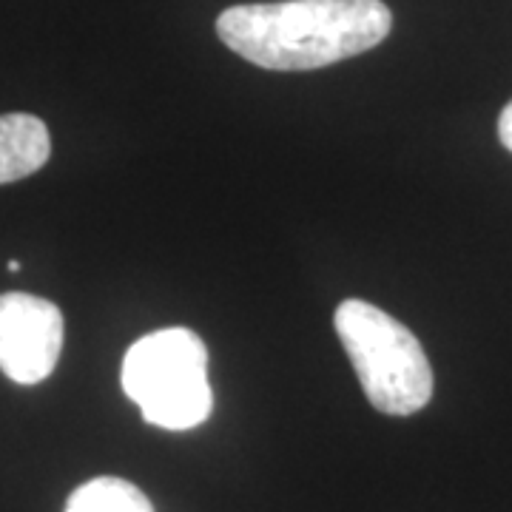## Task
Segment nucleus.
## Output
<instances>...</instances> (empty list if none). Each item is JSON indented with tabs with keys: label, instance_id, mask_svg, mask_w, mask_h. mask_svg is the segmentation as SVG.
Returning <instances> with one entry per match:
<instances>
[{
	"label": "nucleus",
	"instance_id": "2",
	"mask_svg": "<svg viewBox=\"0 0 512 512\" xmlns=\"http://www.w3.org/2000/svg\"><path fill=\"white\" fill-rule=\"evenodd\" d=\"M333 328L359 376L367 402L384 416H413L433 399V367L421 342L382 308L345 299Z\"/></svg>",
	"mask_w": 512,
	"mask_h": 512
},
{
	"label": "nucleus",
	"instance_id": "1",
	"mask_svg": "<svg viewBox=\"0 0 512 512\" xmlns=\"http://www.w3.org/2000/svg\"><path fill=\"white\" fill-rule=\"evenodd\" d=\"M393 15L382 0H285L231 6L217 18L220 40L271 72H311L384 43Z\"/></svg>",
	"mask_w": 512,
	"mask_h": 512
},
{
	"label": "nucleus",
	"instance_id": "6",
	"mask_svg": "<svg viewBox=\"0 0 512 512\" xmlns=\"http://www.w3.org/2000/svg\"><path fill=\"white\" fill-rule=\"evenodd\" d=\"M66 512H154V507L146 493L126 478L100 476L69 495Z\"/></svg>",
	"mask_w": 512,
	"mask_h": 512
},
{
	"label": "nucleus",
	"instance_id": "8",
	"mask_svg": "<svg viewBox=\"0 0 512 512\" xmlns=\"http://www.w3.org/2000/svg\"><path fill=\"white\" fill-rule=\"evenodd\" d=\"M6 268H9V271H12V274H18V271H20V262H18V259H12V262H9V265H6Z\"/></svg>",
	"mask_w": 512,
	"mask_h": 512
},
{
	"label": "nucleus",
	"instance_id": "5",
	"mask_svg": "<svg viewBox=\"0 0 512 512\" xmlns=\"http://www.w3.org/2000/svg\"><path fill=\"white\" fill-rule=\"evenodd\" d=\"M52 154V137L35 114H0V185L32 177Z\"/></svg>",
	"mask_w": 512,
	"mask_h": 512
},
{
	"label": "nucleus",
	"instance_id": "3",
	"mask_svg": "<svg viewBox=\"0 0 512 512\" xmlns=\"http://www.w3.org/2000/svg\"><path fill=\"white\" fill-rule=\"evenodd\" d=\"M123 390L143 419L163 430H191L214 410L208 348L194 330L165 328L137 339L123 359Z\"/></svg>",
	"mask_w": 512,
	"mask_h": 512
},
{
	"label": "nucleus",
	"instance_id": "4",
	"mask_svg": "<svg viewBox=\"0 0 512 512\" xmlns=\"http://www.w3.org/2000/svg\"><path fill=\"white\" fill-rule=\"evenodd\" d=\"M63 353V313L35 293H0V370L15 384H40Z\"/></svg>",
	"mask_w": 512,
	"mask_h": 512
},
{
	"label": "nucleus",
	"instance_id": "7",
	"mask_svg": "<svg viewBox=\"0 0 512 512\" xmlns=\"http://www.w3.org/2000/svg\"><path fill=\"white\" fill-rule=\"evenodd\" d=\"M498 137H501L504 148L512 151V100L504 106L501 117H498Z\"/></svg>",
	"mask_w": 512,
	"mask_h": 512
}]
</instances>
